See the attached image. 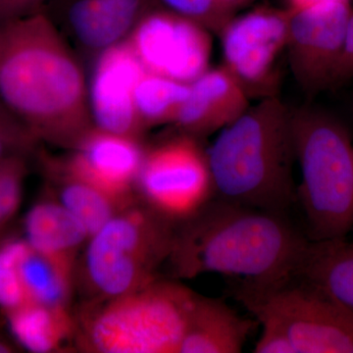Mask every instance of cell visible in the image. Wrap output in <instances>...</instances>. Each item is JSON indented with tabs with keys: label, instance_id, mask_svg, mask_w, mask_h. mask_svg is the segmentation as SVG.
<instances>
[{
	"label": "cell",
	"instance_id": "6da1fadb",
	"mask_svg": "<svg viewBox=\"0 0 353 353\" xmlns=\"http://www.w3.org/2000/svg\"><path fill=\"white\" fill-rule=\"evenodd\" d=\"M0 99L39 141L73 148L94 127L82 65L44 11L0 24Z\"/></svg>",
	"mask_w": 353,
	"mask_h": 353
},
{
	"label": "cell",
	"instance_id": "7a4b0ae2",
	"mask_svg": "<svg viewBox=\"0 0 353 353\" xmlns=\"http://www.w3.org/2000/svg\"><path fill=\"white\" fill-rule=\"evenodd\" d=\"M175 232L168 259L178 277L215 273L264 288L294 277L309 239L285 213L214 197Z\"/></svg>",
	"mask_w": 353,
	"mask_h": 353
},
{
	"label": "cell",
	"instance_id": "3957f363",
	"mask_svg": "<svg viewBox=\"0 0 353 353\" xmlns=\"http://www.w3.org/2000/svg\"><path fill=\"white\" fill-rule=\"evenodd\" d=\"M206 153L216 197L285 214L297 201L292 111L275 95L221 130Z\"/></svg>",
	"mask_w": 353,
	"mask_h": 353
},
{
	"label": "cell",
	"instance_id": "277c9868",
	"mask_svg": "<svg viewBox=\"0 0 353 353\" xmlns=\"http://www.w3.org/2000/svg\"><path fill=\"white\" fill-rule=\"evenodd\" d=\"M301 171L297 189L309 241L345 239L353 230V145L347 127L321 109L292 111Z\"/></svg>",
	"mask_w": 353,
	"mask_h": 353
},
{
	"label": "cell",
	"instance_id": "5b68a950",
	"mask_svg": "<svg viewBox=\"0 0 353 353\" xmlns=\"http://www.w3.org/2000/svg\"><path fill=\"white\" fill-rule=\"evenodd\" d=\"M196 294L154 280L109 303L90 318L85 343L102 353L178 352Z\"/></svg>",
	"mask_w": 353,
	"mask_h": 353
},
{
	"label": "cell",
	"instance_id": "8992f818",
	"mask_svg": "<svg viewBox=\"0 0 353 353\" xmlns=\"http://www.w3.org/2000/svg\"><path fill=\"white\" fill-rule=\"evenodd\" d=\"M175 232L174 223L146 204L119 211L90 238L85 270L90 285L109 299L145 287L168 259Z\"/></svg>",
	"mask_w": 353,
	"mask_h": 353
},
{
	"label": "cell",
	"instance_id": "52a82bcc",
	"mask_svg": "<svg viewBox=\"0 0 353 353\" xmlns=\"http://www.w3.org/2000/svg\"><path fill=\"white\" fill-rule=\"evenodd\" d=\"M234 296L254 317L282 325L296 353H353V314L297 276L269 287L234 285Z\"/></svg>",
	"mask_w": 353,
	"mask_h": 353
},
{
	"label": "cell",
	"instance_id": "ba28073f",
	"mask_svg": "<svg viewBox=\"0 0 353 353\" xmlns=\"http://www.w3.org/2000/svg\"><path fill=\"white\" fill-rule=\"evenodd\" d=\"M137 185L146 205L174 224L194 217L216 196L208 153L185 134L145 152Z\"/></svg>",
	"mask_w": 353,
	"mask_h": 353
},
{
	"label": "cell",
	"instance_id": "9c48e42d",
	"mask_svg": "<svg viewBox=\"0 0 353 353\" xmlns=\"http://www.w3.org/2000/svg\"><path fill=\"white\" fill-rule=\"evenodd\" d=\"M127 41L150 73L190 83L210 68L211 32L164 7L139 21Z\"/></svg>",
	"mask_w": 353,
	"mask_h": 353
},
{
	"label": "cell",
	"instance_id": "30bf717a",
	"mask_svg": "<svg viewBox=\"0 0 353 353\" xmlns=\"http://www.w3.org/2000/svg\"><path fill=\"white\" fill-rule=\"evenodd\" d=\"M352 11L350 2L290 11L285 51L292 76L305 94L333 87Z\"/></svg>",
	"mask_w": 353,
	"mask_h": 353
},
{
	"label": "cell",
	"instance_id": "8fae6325",
	"mask_svg": "<svg viewBox=\"0 0 353 353\" xmlns=\"http://www.w3.org/2000/svg\"><path fill=\"white\" fill-rule=\"evenodd\" d=\"M289 9L257 8L232 17L219 34L224 65L248 90L273 83L278 58L289 36Z\"/></svg>",
	"mask_w": 353,
	"mask_h": 353
},
{
	"label": "cell",
	"instance_id": "7c38bea8",
	"mask_svg": "<svg viewBox=\"0 0 353 353\" xmlns=\"http://www.w3.org/2000/svg\"><path fill=\"white\" fill-rule=\"evenodd\" d=\"M46 13L69 43L92 57L126 41L159 0H50Z\"/></svg>",
	"mask_w": 353,
	"mask_h": 353
},
{
	"label": "cell",
	"instance_id": "4fadbf2b",
	"mask_svg": "<svg viewBox=\"0 0 353 353\" xmlns=\"http://www.w3.org/2000/svg\"><path fill=\"white\" fill-rule=\"evenodd\" d=\"M97 57L88 85L92 125L102 131L139 139L143 129L134 108V94L145 69L127 39Z\"/></svg>",
	"mask_w": 353,
	"mask_h": 353
},
{
	"label": "cell",
	"instance_id": "5bb4252c",
	"mask_svg": "<svg viewBox=\"0 0 353 353\" xmlns=\"http://www.w3.org/2000/svg\"><path fill=\"white\" fill-rule=\"evenodd\" d=\"M63 168L116 201H125L137 185L145 152L139 139L92 127L73 148Z\"/></svg>",
	"mask_w": 353,
	"mask_h": 353
},
{
	"label": "cell",
	"instance_id": "9a60e30c",
	"mask_svg": "<svg viewBox=\"0 0 353 353\" xmlns=\"http://www.w3.org/2000/svg\"><path fill=\"white\" fill-rule=\"evenodd\" d=\"M243 83L224 66L209 68L190 83L174 124L189 136H208L231 125L250 108Z\"/></svg>",
	"mask_w": 353,
	"mask_h": 353
},
{
	"label": "cell",
	"instance_id": "2e32d148",
	"mask_svg": "<svg viewBox=\"0 0 353 353\" xmlns=\"http://www.w3.org/2000/svg\"><path fill=\"white\" fill-rule=\"evenodd\" d=\"M255 326L222 299L197 294L178 352H241Z\"/></svg>",
	"mask_w": 353,
	"mask_h": 353
},
{
	"label": "cell",
	"instance_id": "e0dca14e",
	"mask_svg": "<svg viewBox=\"0 0 353 353\" xmlns=\"http://www.w3.org/2000/svg\"><path fill=\"white\" fill-rule=\"evenodd\" d=\"M353 314V243L309 241L296 272Z\"/></svg>",
	"mask_w": 353,
	"mask_h": 353
},
{
	"label": "cell",
	"instance_id": "ac0fdd59",
	"mask_svg": "<svg viewBox=\"0 0 353 353\" xmlns=\"http://www.w3.org/2000/svg\"><path fill=\"white\" fill-rule=\"evenodd\" d=\"M27 243L32 250L72 263L73 254L90 239L87 230L59 202L43 201L25 220Z\"/></svg>",
	"mask_w": 353,
	"mask_h": 353
},
{
	"label": "cell",
	"instance_id": "d6986e66",
	"mask_svg": "<svg viewBox=\"0 0 353 353\" xmlns=\"http://www.w3.org/2000/svg\"><path fill=\"white\" fill-rule=\"evenodd\" d=\"M6 315L16 340L32 352H53L71 333V320L63 306L28 301Z\"/></svg>",
	"mask_w": 353,
	"mask_h": 353
},
{
	"label": "cell",
	"instance_id": "ffe728a7",
	"mask_svg": "<svg viewBox=\"0 0 353 353\" xmlns=\"http://www.w3.org/2000/svg\"><path fill=\"white\" fill-rule=\"evenodd\" d=\"M19 270L30 301L65 307L71 287L72 263L43 254L29 245L21 259Z\"/></svg>",
	"mask_w": 353,
	"mask_h": 353
},
{
	"label": "cell",
	"instance_id": "44dd1931",
	"mask_svg": "<svg viewBox=\"0 0 353 353\" xmlns=\"http://www.w3.org/2000/svg\"><path fill=\"white\" fill-rule=\"evenodd\" d=\"M190 92V83H181L146 71L134 88V101L141 127L175 123Z\"/></svg>",
	"mask_w": 353,
	"mask_h": 353
},
{
	"label": "cell",
	"instance_id": "7402d4cb",
	"mask_svg": "<svg viewBox=\"0 0 353 353\" xmlns=\"http://www.w3.org/2000/svg\"><path fill=\"white\" fill-rule=\"evenodd\" d=\"M59 203L80 221L88 236L99 232L120 210L119 202L108 194L79 180L61 167Z\"/></svg>",
	"mask_w": 353,
	"mask_h": 353
},
{
	"label": "cell",
	"instance_id": "603a6c76",
	"mask_svg": "<svg viewBox=\"0 0 353 353\" xmlns=\"http://www.w3.org/2000/svg\"><path fill=\"white\" fill-rule=\"evenodd\" d=\"M28 248L27 241L19 240L0 245V306L6 313L30 301L19 270L21 259Z\"/></svg>",
	"mask_w": 353,
	"mask_h": 353
},
{
	"label": "cell",
	"instance_id": "cb8c5ba5",
	"mask_svg": "<svg viewBox=\"0 0 353 353\" xmlns=\"http://www.w3.org/2000/svg\"><path fill=\"white\" fill-rule=\"evenodd\" d=\"M39 139L0 99V161L34 152Z\"/></svg>",
	"mask_w": 353,
	"mask_h": 353
},
{
	"label": "cell",
	"instance_id": "d4e9b609",
	"mask_svg": "<svg viewBox=\"0 0 353 353\" xmlns=\"http://www.w3.org/2000/svg\"><path fill=\"white\" fill-rule=\"evenodd\" d=\"M164 8L199 23L211 32H219L228 21L233 17V11L220 0H159Z\"/></svg>",
	"mask_w": 353,
	"mask_h": 353
},
{
	"label": "cell",
	"instance_id": "484cf974",
	"mask_svg": "<svg viewBox=\"0 0 353 353\" xmlns=\"http://www.w3.org/2000/svg\"><path fill=\"white\" fill-rule=\"evenodd\" d=\"M25 173L24 157L0 161V228L7 224L19 208Z\"/></svg>",
	"mask_w": 353,
	"mask_h": 353
},
{
	"label": "cell",
	"instance_id": "4316f807",
	"mask_svg": "<svg viewBox=\"0 0 353 353\" xmlns=\"http://www.w3.org/2000/svg\"><path fill=\"white\" fill-rule=\"evenodd\" d=\"M261 324V336L253 348L254 353H296L287 332L273 318L266 315L255 316Z\"/></svg>",
	"mask_w": 353,
	"mask_h": 353
},
{
	"label": "cell",
	"instance_id": "83f0119b",
	"mask_svg": "<svg viewBox=\"0 0 353 353\" xmlns=\"http://www.w3.org/2000/svg\"><path fill=\"white\" fill-rule=\"evenodd\" d=\"M50 0H0V24L44 11Z\"/></svg>",
	"mask_w": 353,
	"mask_h": 353
},
{
	"label": "cell",
	"instance_id": "f1b7e54d",
	"mask_svg": "<svg viewBox=\"0 0 353 353\" xmlns=\"http://www.w3.org/2000/svg\"><path fill=\"white\" fill-rule=\"evenodd\" d=\"M353 78V11L345 31L343 50L338 68L334 73L333 85H338Z\"/></svg>",
	"mask_w": 353,
	"mask_h": 353
},
{
	"label": "cell",
	"instance_id": "f546056e",
	"mask_svg": "<svg viewBox=\"0 0 353 353\" xmlns=\"http://www.w3.org/2000/svg\"><path fill=\"white\" fill-rule=\"evenodd\" d=\"M339 2H350V0H289L288 8L292 12H301Z\"/></svg>",
	"mask_w": 353,
	"mask_h": 353
},
{
	"label": "cell",
	"instance_id": "4dcf8cb0",
	"mask_svg": "<svg viewBox=\"0 0 353 353\" xmlns=\"http://www.w3.org/2000/svg\"><path fill=\"white\" fill-rule=\"evenodd\" d=\"M220 1L222 2L227 8H229L230 10L234 12V8L245 3L246 0H220Z\"/></svg>",
	"mask_w": 353,
	"mask_h": 353
},
{
	"label": "cell",
	"instance_id": "1f68e13d",
	"mask_svg": "<svg viewBox=\"0 0 353 353\" xmlns=\"http://www.w3.org/2000/svg\"><path fill=\"white\" fill-rule=\"evenodd\" d=\"M14 352H15V350H14L12 345L0 336V353H9Z\"/></svg>",
	"mask_w": 353,
	"mask_h": 353
}]
</instances>
